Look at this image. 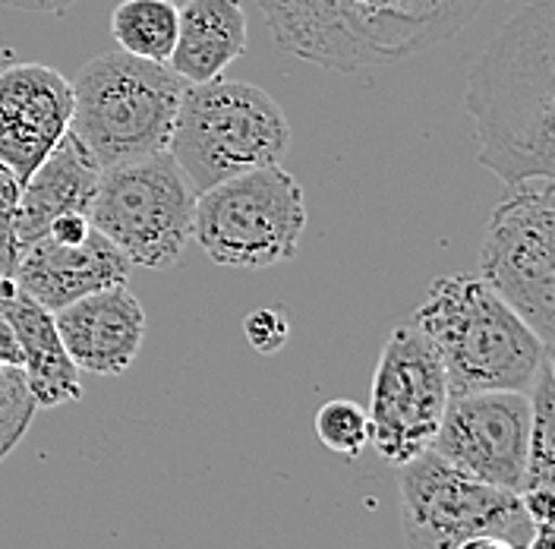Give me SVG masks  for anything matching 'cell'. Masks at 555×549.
<instances>
[{"label":"cell","mask_w":555,"mask_h":549,"mask_svg":"<svg viewBox=\"0 0 555 549\" xmlns=\"http://www.w3.org/2000/svg\"><path fill=\"white\" fill-rule=\"evenodd\" d=\"M480 278L555 347V180H524L492 208Z\"/></svg>","instance_id":"9"},{"label":"cell","mask_w":555,"mask_h":549,"mask_svg":"<svg viewBox=\"0 0 555 549\" xmlns=\"http://www.w3.org/2000/svg\"><path fill=\"white\" fill-rule=\"evenodd\" d=\"M76 3L82 0H0V7H10V10H23V13H67Z\"/></svg>","instance_id":"25"},{"label":"cell","mask_w":555,"mask_h":549,"mask_svg":"<svg viewBox=\"0 0 555 549\" xmlns=\"http://www.w3.org/2000/svg\"><path fill=\"white\" fill-rule=\"evenodd\" d=\"M546 363H550V370H553V379H555V347L546 350Z\"/></svg>","instance_id":"29"},{"label":"cell","mask_w":555,"mask_h":549,"mask_svg":"<svg viewBox=\"0 0 555 549\" xmlns=\"http://www.w3.org/2000/svg\"><path fill=\"white\" fill-rule=\"evenodd\" d=\"M315 436L322 446L341 458H360L373 436L370 411L347 398L325 401L315 413Z\"/></svg>","instance_id":"20"},{"label":"cell","mask_w":555,"mask_h":549,"mask_svg":"<svg viewBox=\"0 0 555 549\" xmlns=\"http://www.w3.org/2000/svg\"><path fill=\"white\" fill-rule=\"evenodd\" d=\"M414 325L436 347L451 395L530 392L546 360V344L480 274L436 278Z\"/></svg>","instance_id":"3"},{"label":"cell","mask_w":555,"mask_h":549,"mask_svg":"<svg viewBox=\"0 0 555 549\" xmlns=\"http://www.w3.org/2000/svg\"><path fill=\"white\" fill-rule=\"evenodd\" d=\"M0 367H23V350L3 312H0Z\"/></svg>","instance_id":"26"},{"label":"cell","mask_w":555,"mask_h":549,"mask_svg":"<svg viewBox=\"0 0 555 549\" xmlns=\"http://www.w3.org/2000/svg\"><path fill=\"white\" fill-rule=\"evenodd\" d=\"M196 190L173 162L158 152L139 162L104 168L89 221L114 243L130 266L171 269L193 241Z\"/></svg>","instance_id":"7"},{"label":"cell","mask_w":555,"mask_h":549,"mask_svg":"<svg viewBox=\"0 0 555 549\" xmlns=\"http://www.w3.org/2000/svg\"><path fill=\"white\" fill-rule=\"evenodd\" d=\"M454 549H518L515 544L502 540V537H470L464 544H457Z\"/></svg>","instance_id":"27"},{"label":"cell","mask_w":555,"mask_h":549,"mask_svg":"<svg viewBox=\"0 0 555 549\" xmlns=\"http://www.w3.org/2000/svg\"><path fill=\"white\" fill-rule=\"evenodd\" d=\"M489 0H256L272 41L315 67H391L461 33Z\"/></svg>","instance_id":"2"},{"label":"cell","mask_w":555,"mask_h":549,"mask_svg":"<svg viewBox=\"0 0 555 549\" xmlns=\"http://www.w3.org/2000/svg\"><path fill=\"white\" fill-rule=\"evenodd\" d=\"M38 405L23 367H0V461L23 443Z\"/></svg>","instance_id":"21"},{"label":"cell","mask_w":555,"mask_h":549,"mask_svg":"<svg viewBox=\"0 0 555 549\" xmlns=\"http://www.w3.org/2000/svg\"><path fill=\"white\" fill-rule=\"evenodd\" d=\"M180 7L173 0H120L111 13V35L120 51L168 64L177 44Z\"/></svg>","instance_id":"18"},{"label":"cell","mask_w":555,"mask_h":549,"mask_svg":"<svg viewBox=\"0 0 555 549\" xmlns=\"http://www.w3.org/2000/svg\"><path fill=\"white\" fill-rule=\"evenodd\" d=\"M433 451L477 481L508 493L527 486L530 395L527 392H464L451 395Z\"/></svg>","instance_id":"11"},{"label":"cell","mask_w":555,"mask_h":549,"mask_svg":"<svg viewBox=\"0 0 555 549\" xmlns=\"http://www.w3.org/2000/svg\"><path fill=\"white\" fill-rule=\"evenodd\" d=\"M524 549H555V531H550V527H533V534L524 544Z\"/></svg>","instance_id":"28"},{"label":"cell","mask_w":555,"mask_h":549,"mask_svg":"<svg viewBox=\"0 0 555 549\" xmlns=\"http://www.w3.org/2000/svg\"><path fill=\"white\" fill-rule=\"evenodd\" d=\"M73 82L44 64H0V165L23 183L69 133Z\"/></svg>","instance_id":"12"},{"label":"cell","mask_w":555,"mask_h":549,"mask_svg":"<svg viewBox=\"0 0 555 549\" xmlns=\"http://www.w3.org/2000/svg\"><path fill=\"white\" fill-rule=\"evenodd\" d=\"M287 145L291 124L281 104L253 82L218 76L186 86L168 152L203 193L237 174L281 165Z\"/></svg>","instance_id":"5"},{"label":"cell","mask_w":555,"mask_h":549,"mask_svg":"<svg viewBox=\"0 0 555 549\" xmlns=\"http://www.w3.org/2000/svg\"><path fill=\"white\" fill-rule=\"evenodd\" d=\"M524 512L533 527H550L555 531V489L553 486H530L520 493Z\"/></svg>","instance_id":"24"},{"label":"cell","mask_w":555,"mask_h":549,"mask_svg":"<svg viewBox=\"0 0 555 549\" xmlns=\"http://www.w3.org/2000/svg\"><path fill=\"white\" fill-rule=\"evenodd\" d=\"M449 376L416 325L391 329L373 373L370 446L395 468L433 446L449 405Z\"/></svg>","instance_id":"10"},{"label":"cell","mask_w":555,"mask_h":549,"mask_svg":"<svg viewBox=\"0 0 555 549\" xmlns=\"http://www.w3.org/2000/svg\"><path fill=\"white\" fill-rule=\"evenodd\" d=\"M186 82L168 64L107 51L73 79L69 133L102 168L168 152Z\"/></svg>","instance_id":"4"},{"label":"cell","mask_w":555,"mask_h":549,"mask_svg":"<svg viewBox=\"0 0 555 549\" xmlns=\"http://www.w3.org/2000/svg\"><path fill=\"white\" fill-rule=\"evenodd\" d=\"M246 51L243 0H186L168 67L186 82H208L241 61Z\"/></svg>","instance_id":"17"},{"label":"cell","mask_w":555,"mask_h":549,"mask_svg":"<svg viewBox=\"0 0 555 549\" xmlns=\"http://www.w3.org/2000/svg\"><path fill=\"white\" fill-rule=\"evenodd\" d=\"M130 263L127 256L92 225L89 238L67 243L41 234L16 263V284L44 309L57 312L79 297H89L111 284H127Z\"/></svg>","instance_id":"13"},{"label":"cell","mask_w":555,"mask_h":549,"mask_svg":"<svg viewBox=\"0 0 555 549\" xmlns=\"http://www.w3.org/2000/svg\"><path fill=\"white\" fill-rule=\"evenodd\" d=\"M246 342L253 344L259 354H278L287 339H291V319L284 316V309H256L246 316L243 322Z\"/></svg>","instance_id":"23"},{"label":"cell","mask_w":555,"mask_h":549,"mask_svg":"<svg viewBox=\"0 0 555 549\" xmlns=\"http://www.w3.org/2000/svg\"><path fill=\"white\" fill-rule=\"evenodd\" d=\"M398 489L411 549H454L470 537H502L524 549L533 534L518 493L470 477L433 448L401 464Z\"/></svg>","instance_id":"8"},{"label":"cell","mask_w":555,"mask_h":549,"mask_svg":"<svg viewBox=\"0 0 555 549\" xmlns=\"http://www.w3.org/2000/svg\"><path fill=\"white\" fill-rule=\"evenodd\" d=\"M464 107L505 187L555 180V0H527L474 61Z\"/></svg>","instance_id":"1"},{"label":"cell","mask_w":555,"mask_h":549,"mask_svg":"<svg viewBox=\"0 0 555 549\" xmlns=\"http://www.w3.org/2000/svg\"><path fill=\"white\" fill-rule=\"evenodd\" d=\"M304 228V187L281 165L237 174L196 193L193 241L224 269L259 272L294 259Z\"/></svg>","instance_id":"6"},{"label":"cell","mask_w":555,"mask_h":549,"mask_svg":"<svg viewBox=\"0 0 555 549\" xmlns=\"http://www.w3.org/2000/svg\"><path fill=\"white\" fill-rule=\"evenodd\" d=\"M530 448H527V486L555 489V379L543 360L530 385Z\"/></svg>","instance_id":"19"},{"label":"cell","mask_w":555,"mask_h":549,"mask_svg":"<svg viewBox=\"0 0 555 549\" xmlns=\"http://www.w3.org/2000/svg\"><path fill=\"white\" fill-rule=\"evenodd\" d=\"M0 312L10 322L20 350H23V373L29 382L38 408H61L82 398L79 367L73 363L67 347L61 342L54 312L44 309L20 288L0 301Z\"/></svg>","instance_id":"16"},{"label":"cell","mask_w":555,"mask_h":549,"mask_svg":"<svg viewBox=\"0 0 555 549\" xmlns=\"http://www.w3.org/2000/svg\"><path fill=\"white\" fill-rule=\"evenodd\" d=\"M102 165L92 152L67 133L57 149L29 174L20 196V253L38 241L54 218L61 215H89L92 200L99 193Z\"/></svg>","instance_id":"15"},{"label":"cell","mask_w":555,"mask_h":549,"mask_svg":"<svg viewBox=\"0 0 555 549\" xmlns=\"http://www.w3.org/2000/svg\"><path fill=\"white\" fill-rule=\"evenodd\" d=\"M20 196L23 180L0 165V284L16 281L20 263Z\"/></svg>","instance_id":"22"},{"label":"cell","mask_w":555,"mask_h":549,"mask_svg":"<svg viewBox=\"0 0 555 549\" xmlns=\"http://www.w3.org/2000/svg\"><path fill=\"white\" fill-rule=\"evenodd\" d=\"M61 342L79 373L120 376L145 339V309L127 284H111L54 312Z\"/></svg>","instance_id":"14"}]
</instances>
